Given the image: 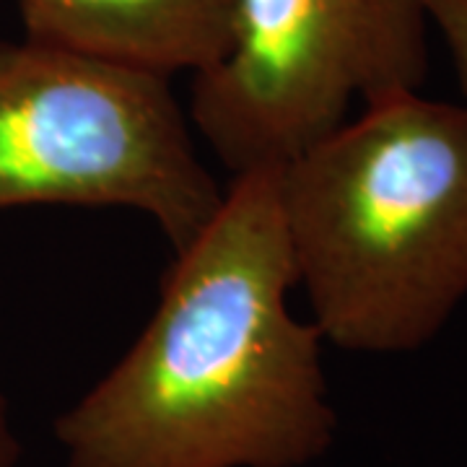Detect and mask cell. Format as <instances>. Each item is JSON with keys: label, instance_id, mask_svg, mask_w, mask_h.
Segmentation results:
<instances>
[{"label": "cell", "instance_id": "obj_1", "mask_svg": "<svg viewBox=\"0 0 467 467\" xmlns=\"http://www.w3.org/2000/svg\"><path fill=\"white\" fill-rule=\"evenodd\" d=\"M296 288L278 167L234 174L122 358L55 420L67 467H309L335 441L325 337Z\"/></svg>", "mask_w": 467, "mask_h": 467}, {"label": "cell", "instance_id": "obj_2", "mask_svg": "<svg viewBox=\"0 0 467 467\" xmlns=\"http://www.w3.org/2000/svg\"><path fill=\"white\" fill-rule=\"evenodd\" d=\"M296 285L325 343L410 353L467 299V107L364 104L278 167Z\"/></svg>", "mask_w": 467, "mask_h": 467}, {"label": "cell", "instance_id": "obj_3", "mask_svg": "<svg viewBox=\"0 0 467 467\" xmlns=\"http://www.w3.org/2000/svg\"><path fill=\"white\" fill-rule=\"evenodd\" d=\"M192 133L161 73L0 42V208H125L182 250L223 201Z\"/></svg>", "mask_w": 467, "mask_h": 467}, {"label": "cell", "instance_id": "obj_4", "mask_svg": "<svg viewBox=\"0 0 467 467\" xmlns=\"http://www.w3.org/2000/svg\"><path fill=\"white\" fill-rule=\"evenodd\" d=\"M423 0H234L232 39L192 76L190 125L234 174L281 167L353 104L420 91Z\"/></svg>", "mask_w": 467, "mask_h": 467}, {"label": "cell", "instance_id": "obj_5", "mask_svg": "<svg viewBox=\"0 0 467 467\" xmlns=\"http://www.w3.org/2000/svg\"><path fill=\"white\" fill-rule=\"evenodd\" d=\"M29 39L161 76H198L229 47L234 0H18Z\"/></svg>", "mask_w": 467, "mask_h": 467}, {"label": "cell", "instance_id": "obj_6", "mask_svg": "<svg viewBox=\"0 0 467 467\" xmlns=\"http://www.w3.org/2000/svg\"><path fill=\"white\" fill-rule=\"evenodd\" d=\"M423 5L431 29L441 36L450 52L457 84L467 101V0H423Z\"/></svg>", "mask_w": 467, "mask_h": 467}, {"label": "cell", "instance_id": "obj_7", "mask_svg": "<svg viewBox=\"0 0 467 467\" xmlns=\"http://www.w3.org/2000/svg\"><path fill=\"white\" fill-rule=\"evenodd\" d=\"M21 465V444H18L14 420L8 410V400L0 384V467H18Z\"/></svg>", "mask_w": 467, "mask_h": 467}]
</instances>
